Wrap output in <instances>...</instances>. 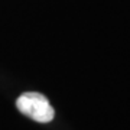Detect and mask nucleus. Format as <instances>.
<instances>
[{
	"label": "nucleus",
	"instance_id": "1",
	"mask_svg": "<svg viewBox=\"0 0 130 130\" xmlns=\"http://www.w3.org/2000/svg\"><path fill=\"white\" fill-rule=\"evenodd\" d=\"M19 111L32 120L39 123H48L54 119V108L45 95L39 93H25L16 101Z\"/></svg>",
	"mask_w": 130,
	"mask_h": 130
}]
</instances>
